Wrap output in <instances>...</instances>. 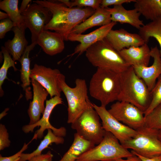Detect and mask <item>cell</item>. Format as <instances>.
I'll list each match as a JSON object with an SVG mask.
<instances>
[{
  "mask_svg": "<svg viewBox=\"0 0 161 161\" xmlns=\"http://www.w3.org/2000/svg\"><path fill=\"white\" fill-rule=\"evenodd\" d=\"M139 35L147 43L150 38H155L160 47L161 58V17L144 25L139 30Z\"/></svg>",
  "mask_w": 161,
  "mask_h": 161,
  "instance_id": "4316f807",
  "label": "cell"
},
{
  "mask_svg": "<svg viewBox=\"0 0 161 161\" xmlns=\"http://www.w3.org/2000/svg\"><path fill=\"white\" fill-rule=\"evenodd\" d=\"M134 7L141 15L151 21L161 17V0H136Z\"/></svg>",
  "mask_w": 161,
  "mask_h": 161,
  "instance_id": "d4e9b609",
  "label": "cell"
},
{
  "mask_svg": "<svg viewBox=\"0 0 161 161\" xmlns=\"http://www.w3.org/2000/svg\"><path fill=\"white\" fill-rule=\"evenodd\" d=\"M126 158V159L120 158L112 161H142L138 157L134 154L132 156H129Z\"/></svg>",
  "mask_w": 161,
  "mask_h": 161,
  "instance_id": "f35d334b",
  "label": "cell"
},
{
  "mask_svg": "<svg viewBox=\"0 0 161 161\" xmlns=\"http://www.w3.org/2000/svg\"><path fill=\"white\" fill-rule=\"evenodd\" d=\"M144 122L146 127L161 130V104L144 115Z\"/></svg>",
  "mask_w": 161,
  "mask_h": 161,
  "instance_id": "f546056e",
  "label": "cell"
},
{
  "mask_svg": "<svg viewBox=\"0 0 161 161\" xmlns=\"http://www.w3.org/2000/svg\"><path fill=\"white\" fill-rule=\"evenodd\" d=\"M106 9L110 14L112 21L122 24H128L138 30L144 25L143 21L140 19V13L135 8L127 10L122 5H120Z\"/></svg>",
  "mask_w": 161,
  "mask_h": 161,
  "instance_id": "44dd1931",
  "label": "cell"
},
{
  "mask_svg": "<svg viewBox=\"0 0 161 161\" xmlns=\"http://www.w3.org/2000/svg\"><path fill=\"white\" fill-rule=\"evenodd\" d=\"M33 2L48 8L52 14L51 19L44 30H54L61 34L65 41L72 30L87 19L95 10L90 7L70 8L62 3L49 0H38Z\"/></svg>",
  "mask_w": 161,
  "mask_h": 161,
  "instance_id": "6da1fadb",
  "label": "cell"
},
{
  "mask_svg": "<svg viewBox=\"0 0 161 161\" xmlns=\"http://www.w3.org/2000/svg\"><path fill=\"white\" fill-rule=\"evenodd\" d=\"M86 56L94 66L121 73L131 66L123 60L105 38L93 44L86 51Z\"/></svg>",
  "mask_w": 161,
  "mask_h": 161,
  "instance_id": "277c9868",
  "label": "cell"
},
{
  "mask_svg": "<svg viewBox=\"0 0 161 161\" xmlns=\"http://www.w3.org/2000/svg\"><path fill=\"white\" fill-rule=\"evenodd\" d=\"M92 105L102 120L104 129L111 133L121 144L136 136V130L117 120L106 109V107L98 106L94 103H92Z\"/></svg>",
  "mask_w": 161,
  "mask_h": 161,
  "instance_id": "8fae6325",
  "label": "cell"
},
{
  "mask_svg": "<svg viewBox=\"0 0 161 161\" xmlns=\"http://www.w3.org/2000/svg\"><path fill=\"white\" fill-rule=\"evenodd\" d=\"M102 0H75L70 1L69 7H90L95 10L100 7Z\"/></svg>",
  "mask_w": 161,
  "mask_h": 161,
  "instance_id": "1f68e13d",
  "label": "cell"
},
{
  "mask_svg": "<svg viewBox=\"0 0 161 161\" xmlns=\"http://www.w3.org/2000/svg\"><path fill=\"white\" fill-rule=\"evenodd\" d=\"M27 28L24 23L16 25L12 30L14 33V38L5 43V48L12 55L14 61H19L28 46V43L25 35Z\"/></svg>",
  "mask_w": 161,
  "mask_h": 161,
  "instance_id": "d6986e66",
  "label": "cell"
},
{
  "mask_svg": "<svg viewBox=\"0 0 161 161\" xmlns=\"http://www.w3.org/2000/svg\"><path fill=\"white\" fill-rule=\"evenodd\" d=\"M136 0H102L100 7L102 8H106L109 6L122 5L125 3L134 2Z\"/></svg>",
  "mask_w": 161,
  "mask_h": 161,
  "instance_id": "d590c367",
  "label": "cell"
},
{
  "mask_svg": "<svg viewBox=\"0 0 161 161\" xmlns=\"http://www.w3.org/2000/svg\"><path fill=\"white\" fill-rule=\"evenodd\" d=\"M150 53L151 57L154 59L151 65L133 67L137 76L144 81L149 90L151 91L157 79L161 75V58L160 50L157 46L151 48Z\"/></svg>",
  "mask_w": 161,
  "mask_h": 161,
  "instance_id": "2e32d148",
  "label": "cell"
},
{
  "mask_svg": "<svg viewBox=\"0 0 161 161\" xmlns=\"http://www.w3.org/2000/svg\"><path fill=\"white\" fill-rule=\"evenodd\" d=\"M136 131L137 133L134 137L122 144L124 148L146 157L161 155V140L158 136L159 130L144 126Z\"/></svg>",
  "mask_w": 161,
  "mask_h": 161,
  "instance_id": "ba28073f",
  "label": "cell"
},
{
  "mask_svg": "<svg viewBox=\"0 0 161 161\" xmlns=\"http://www.w3.org/2000/svg\"><path fill=\"white\" fill-rule=\"evenodd\" d=\"M108 110L117 120L133 129L144 125V112L131 103L118 101Z\"/></svg>",
  "mask_w": 161,
  "mask_h": 161,
  "instance_id": "30bf717a",
  "label": "cell"
},
{
  "mask_svg": "<svg viewBox=\"0 0 161 161\" xmlns=\"http://www.w3.org/2000/svg\"><path fill=\"white\" fill-rule=\"evenodd\" d=\"M61 73L58 69H52L35 64L31 69L30 78L38 82L48 92L51 98L61 97L62 90L58 83Z\"/></svg>",
  "mask_w": 161,
  "mask_h": 161,
  "instance_id": "4fadbf2b",
  "label": "cell"
},
{
  "mask_svg": "<svg viewBox=\"0 0 161 161\" xmlns=\"http://www.w3.org/2000/svg\"><path fill=\"white\" fill-rule=\"evenodd\" d=\"M151 99V91L131 66L120 73V89L117 101L129 103L144 112Z\"/></svg>",
  "mask_w": 161,
  "mask_h": 161,
  "instance_id": "7a4b0ae2",
  "label": "cell"
},
{
  "mask_svg": "<svg viewBox=\"0 0 161 161\" xmlns=\"http://www.w3.org/2000/svg\"><path fill=\"white\" fill-rule=\"evenodd\" d=\"M133 154L120 143L111 133L106 131L101 142L82 154L75 161H112L126 158Z\"/></svg>",
  "mask_w": 161,
  "mask_h": 161,
  "instance_id": "8992f818",
  "label": "cell"
},
{
  "mask_svg": "<svg viewBox=\"0 0 161 161\" xmlns=\"http://www.w3.org/2000/svg\"><path fill=\"white\" fill-rule=\"evenodd\" d=\"M31 142L30 141L27 144L25 143H24L22 148L19 151L13 155L8 157H3L0 154V161H18L20 158L21 154L28 148V145Z\"/></svg>",
  "mask_w": 161,
  "mask_h": 161,
  "instance_id": "e575fe53",
  "label": "cell"
},
{
  "mask_svg": "<svg viewBox=\"0 0 161 161\" xmlns=\"http://www.w3.org/2000/svg\"><path fill=\"white\" fill-rule=\"evenodd\" d=\"M9 134L4 125L0 124V150H2L10 145Z\"/></svg>",
  "mask_w": 161,
  "mask_h": 161,
  "instance_id": "d6a6232c",
  "label": "cell"
},
{
  "mask_svg": "<svg viewBox=\"0 0 161 161\" xmlns=\"http://www.w3.org/2000/svg\"><path fill=\"white\" fill-rule=\"evenodd\" d=\"M117 24L112 21L110 23L100 27L96 30L86 34L70 33L67 40L72 41L80 43L74 49V52L69 55L72 57L78 54L81 55L87 49L97 42L105 39L112 28Z\"/></svg>",
  "mask_w": 161,
  "mask_h": 161,
  "instance_id": "5bb4252c",
  "label": "cell"
},
{
  "mask_svg": "<svg viewBox=\"0 0 161 161\" xmlns=\"http://www.w3.org/2000/svg\"><path fill=\"white\" fill-rule=\"evenodd\" d=\"M63 36L57 32L44 30L37 39L39 45L47 54L53 56L62 52L64 48Z\"/></svg>",
  "mask_w": 161,
  "mask_h": 161,
  "instance_id": "ffe728a7",
  "label": "cell"
},
{
  "mask_svg": "<svg viewBox=\"0 0 161 161\" xmlns=\"http://www.w3.org/2000/svg\"><path fill=\"white\" fill-rule=\"evenodd\" d=\"M112 22L110 13L106 8L100 7L90 16L76 26L70 33L82 34L89 28L96 26L101 27Z\"/></svg>",
  "mask_w": 161,
  "mask_h": 161,
  "instance_id": "7402d4cb",
  "label": "cell"
},
{
  "mask_svg": "<svg viewBox=\"0 0 161 161\" xmlns=\"http://www.w3.org/2000/svg\"><path fill=\"white\" fill-rule=\"evenodd\" d=\"M21 15L24 23L31 32L32 43L36 42L38 36L51 19L52 13L48 8L33 2L30 3Z\"/></svg>",
  "mask_w": 161,
  "mask_h": 161,
  "instance_id": "9c48e42d",
  "label": "cell"
},
{
  "mask_svg": "<svg viewBox=\"0 0 161 161\" xmlns=\"http://www.w3.org/2000/svg\"><path fill=\"white\" fill-rule=\"evenodd\" d=\"M9 110V108H6L0 114V119L1 120L3 117L6 116L7 114V112Z\"/></svg>",
  "mask_w": 161,
  "mask_h": 161,
  "instance_id": "b9f144b4",
  "label": "cell"
},
{
  "mask_svg": "<svg viewBox=\"0 0 161 161\" xmlns=\"http://www.w3.org/2000/svg\"><path fill=\"white\" fill-rule=\"evenodd\" d=\"M105 38L118 52L131 47L140 46L146 43L139 34L129 32L123 28L112 30Z\"/></svg>",
  "mask_w": 161,
  "mask_h": 161,
  "instance_id": "9a60e30c",
  "label": "cell"
},
{
  "mask_svg": "<svg viewBox=\"0 0 161 161\" xmlns=\"http://www.w3.org/2000/svg\"><path fill=\"white\" fill-rule=\"evenodd\" d=\"M63 101L61 97L55 96L49 100H46L45 110L42 118L36 123L32 124H28L23 126L22 130L25 133L30 132H33L35 128L40 126L39 129L37 130L31 140H37L38 138L41 139L44 136V132L46 129H50L56 135L64 137L66 134V129L63 127L59 128H56L53 126L49 121L50 115L53 109L57 105L62 104Z\"/></svg>",
  "mask_w": 161,
  "mask_h": 161,
  "instance_id": "7c38bea8",
  "label": "cell"
},
{
  "mask_svg": "<svg viewBox=\"0 0 161 161\" xmlns=\"http://www.w3.org/2000/svg\"><path fill=\"white\" fill-rule=\"evenodd\" d=\"M90 101L83 112L73 123L71 128L83 139L98 145L102 140L106 131L100 122V117Z\"/></svg>",
  "mask_w": 161,
  "mask_h": 161,
  "instance_id": "52a82bcc",
  "label": "cell"
},
{
  "mask_svg": "<svg viewBox=\"0 0 161 161\" xmlns=\"http://www.w3.org/2000/svg\"><path fill=\"white\" fill-rule=\"evenodd\" d=\"M36 44L37 42H35L28 46L19 61L21 66L20 71L21 80L22 83L21 86L25 91L26 98L27 100L32 98L31 92L29 91L30 90L29 87L31 82L30 75L31 69L30 68L29 55L30 51L34 49Z\"/></svg>",
  "mask_w": 161,
  "mask_h": 161,
  "instance_id": "603a6c76",
  "label": "cell"
},
{
  "mask_svg": "<svg viewBox=\"0 0 161 161\" xmlns=\"http://www.w3.org/2000/svg\"><path fill=\"white\" fill-rule=\"evenodd\" d=\"M31 0H23L21 3L19 11L21 13L27 8L30 3L31 1Z\"/></svg>",
  "mask_w": 161,
  "mask_h": 161,
  "instance_id": "ab89813d",
  "label": "cell"
},
{
  "mask_svg": "<svg viewBox=\"0 0 161 161\" xmlns=\"http://www.w3.org/2000/svg\"><path fill=\"white\" fill-rule=\"evenodd\" d=\"M53 155L50 151L44 154L34 156L30 158L28 161H52Z\"/></svg>",
  "mask_w": 161,
  "mask_h": 161,
  "instance_id": "8d00e7d4",
  "label": "cell"
},
{
  "mask_svg": "<svg viewBox=\"0 0 161 161\" xmlns=\"http://www.w3.org/2000/svg\"><path fill=\"white\" fill-rule=\"evenodd\" d=\"M65 76L62 74L58 79L59 86L67 100L68 119L71 124L74 122L86 109L90 101L88 95V88L86 80L77 78L74 87L69 86L65 82Z\"/></svg>",
  "mask_w": 161,
  "mask_h": 161,
  "instance_id": "5b68a950",
  "label": "cell"
},
{
  "mask_svg": "<svg viewBox=\"0 0 161 161\" xmlns=\"http://www.w3.org/2000/svg\"><path fill=\"white\" fill-rule=\"evenodd\" d=\"M9 18L8 14L7 13L0 11V20H3Z\"/></svg>",
  "mask_w": 161,
  "mask_h": 161,
  "instance_id": "60d3db41",
  "label": "cell"
},
{
  "mask_svg": "<svg viewBox=\"0 0 161 161\" xmlns=\"http://www.w3.org/2000/svg\"><path fill=\"white\" fill-rule=\"evenodd\" d=\"M16 25L9 18L2 20L0 22V38L4 37L7 32L12 30Z\"/></svg>",
  "mask_w": 161,
  "mask_h": 161,
  "instance_id": "836d02e7",
  "label": "cell"
},
{
  "mask_svg": "<svg viewBox=\"0 0 161 161\" xmlns=\"http://www.w3.org/2000/svg\"><path fill=\"white\" fill-rule=\"evenodd\" d=\"M131 153L138 157L142 161H161V155L151 158L146 157L139 155L133 151L131 150Z\"/></svg>",
  "mask_w": 161,
  "mask_h": 161,
  "instance_id": "74e56055",
  "label": "cell"
},
{
  "mask_svg": "<svg viewBox=\"0 0 161 161\" xmlns=\"http://www.w3.org/2000/svg\"><path fill=\"white\" fill-rule=\"evenodd\" d=\"M151 93V101L149 107L144 112V115L148 114L161 104V75L158 78Z\"/></svg>",
  "mask_w": 161,
  "mask_h": 161,
  "instance_id": "4dcf8cb0",
  "label": "cell"
},
{
  "mask_svg": "<svg viewBox=\"0 0 161 161\" xmlns=\"http://www.w3.org/2000/svg\"><path fill=\"white\" fill-rule=\"evenodd\" d=\"M1 52L3 54L4 57V62L0 69V95L2 97L4 94V91L2 88V86L5 79H7V71L10 67H13L15 71L18 69L15 65L14 61L11 58L4 47H1Z\"/></svg>",
  "mask_w": 161,
  "mask_h": 161,
  "instance_id": "f1b7e54d",
  "label": "cell"
},
{
  "mask_svg": "<svg viewBox=\"0 0 161 161\" xmlns=\"http://www.w3.org/2000/svg\"><path fill=\"white\" fill-rule=\"evenodd\" d=\"M47 130V134L41 141L37 149L30 153H22L18 161H26L34 156L41 154L42 152L52 143H55L57 145L64 143V140L63 137L56 135L50 129H48Z\"/></svg>",
  "mask_w": 161,
  "mask_h": 161,
  "instance_id": "484cf974",
  "label": "cell"
},
{
  "mask_svg": "<svg viewBox=\"0 0 161 161\" xmlns=\"http://www.w3.org/2000/svg\"><path fill=\"white\" fill-rule=\"evenodd\" d=\"M95 145L83 139L76 133L74 134L72 144L59 161H75L79 156L94 147Z\"/></svg>",
  "mask_w": 161,
  "mask_h": 161,
  "instance_id": "cb8c5ba5",
  "label": "cell"
},
{
  "mask_svg": "<svg viewBox=\"0 0 161 161\" xmlns=\"http://www.w3.org/2000/svg\"><path fill=\"white\" fill-rule=\"evenodd\" d=\"M18 0H4L0 2V9L6 12L16 25L24 23L18 7Z\"/></svg>",
  "mask_w": 161,
  "mask_h": 161,
  "instance_id": "83f0119b",
  "label": "cell"
},
{
  "mask_svg": "<svg viewBox=\"0 0 161 161\" xmlns=\"http://www.w3.org/2000/svg\"><path fill=\"white\" fill-rule=\"evenodd\" d=\"M33 91L32 100L30 103L27 113L30 118L28 124L32 125L38 122L44 112V102L49 94L47 90L37 81L31 79Z\"/></svg>",
  "mask_w": 161,
  "mask_h": 161,
  "instance_id": "e0dca14e",
  "label": "cell"
},
{
  "mask_svg": "<svg viewBox=\"0 0 161 161\" xmlns=\"http://www.w3.org/2000/svg\"><path fill=\"white\" fill-rule=\"evenodd\" d=\"M158 136L159 139L161 140V130L159 131Z\"/></svg>",
  "mask_w": 161,
  "mask_h": 161,
  "instance_id": "7bdbcfd3",
  "label": "cell"
},
{
  "mask_svg": "<svg viewBox=\"0 0 161 161\" xmlns=\"http://www.w3.org/2000/svg\"><path fill=\"white\" fill-rule=\"evenodd\" d=\"M125 61L130 66H148L150 58L151 49L147 43L140 46H132L119 51Z\"/></svg>",
  "mask_w": 161,
  "mask_h": 161,
  "instance_id": "ac0fdd59",
  "label": "cell"
},
{
  "mask_svg": "<svg viewBox=\"0 0 161 161\" xmlns=\"http://www.w3.org/2000/svg\"><path fill=\"white\" fill-rule=\"evenodd\" d=\"M120 73L110 70L97 68L89 82L91 96L106 107L117 100L120 89Z\"/></svg>",
  "mask_w": 161,
  "mask_h": 161,
  "instance_id": "3957f363",
  "label": "cell"
}]
</instances>
